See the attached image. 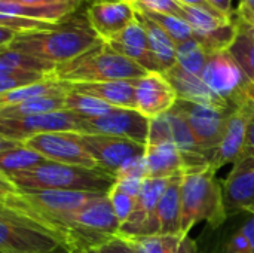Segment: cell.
<instances>
[{
  "instance_id": "obj_1",
  "label": "cell",
  "mask_w": 254,
  "mask_h": 253,
  "mask_svg": "<svg viewBox=\"0 0 254 253\" xmlns=\"http://www.w3.org/2000/svg\"><path fill=\"white\" fill-rule=\"evenodd\" d=\"M101 42L85 12H76L49 31L18 34L10 49L58 66L74 60Z\"/></svg>"
},
{
  "instance_id": "obj_2",
  "label": "cell",
  "mask_w": 254,
  "mask_h": 253,
  "mask_svg": "<svg viewBox=\"0 0 254 253\" xmlns=\"http://www.w3.org/2000/svg\"><path fill=\"white\" fill-rule=\"evenodd\" d=\"M21 191H79L107 195L116 183V177L101 169L46 161L34 169L4 174Z\"/></svg>"
},
{
  "instance_id": "obj_3",
  "label": "cell",
  "mask_w": 254,
  "mask_h": 253,
  "mask_svg": "<svg viewBox=\"0 0 254 253\" xmlns=\"http://www.w3.org/2000/svg\"><path fill=\"white\" fill-rule=\"evenodd\" d=\"M217 170L207 167L185 173L182 177V221L180 236L185 237L198 222H207L213 230L222 227L228 218L223 186L216 177Z\"/></svg>"
},
{
  "instance_id": "obj_4",
  "label": "cell",
  "mask_w": 254,
  "mask_h": 253,
  "mask_svg": "<svg viewBox=\"0 0 254 253\" xmlns=\"http://www.w3.org/2000/svg\"><path fill=\"white\" fill-rule=\"evenodd\" d=\"M143 67L112 49L104 40L71 61L55 66L52 78L67 84L137 81L146 76Z\"/></svg>"
},
{
  "instance_id": "obj_5",
  "label": "cell",
  "mask_w": 254,
  "mask_h": 253,
  "mask_svg": "<svg viewBox=\"0 0 254 253\" xmlns=\"http://www.w3.org/2000/svg\"><path fill=\"white\" fill-rule=\"evenodd\" d=\"M0 253H73L39 222L0 206Z\"/></svg>"
},
{
  "instance_id": "obj_6",
  "label": "cell",
  "mask_w": 254,
  "mask_h": 253,
  "mask_svg": "<svg viewBox=\"0 0 254 253\" xmlns=\"http://www.w3.org/2000/svg\"><path fill=\"white\" fill-rule=\"evenodd\" d=\"M201 79L229 106L240 107L249 103L247 91L252 81L228 49L210 54L208 61L201 73Z\"/></svg>"
},
{
  "instance_id": "obj_7",
  "label": "cell",
  "mask_w": 254,
  "mask_h": 253,
  "mask_svg": "<svg viewBox=\"0 0 254 253\" xmlns=\"http://www.w3.org/2000/svg\"><path fill=\"white\" fill-rule=\"evenodd\" d=\"M43 133H77L85 134V118L70 110L34 115L27 118L0 119V137L22 143Z\"/></svg>"
},
{
  "instance_id": "obj_8",
  "label": "cell",
  "mask_w": 254,
  "mask_h": 253,
  "mask_svg": "<svg viewBox=\"0 0 254 253\" xmlns=\"http://www.w3.org/2000/svg\"><path fill=\"white\" fill-rule=\"evenodd\" d=\"M171 110L185 119L199 146L213 157V152L222 143L228 116L234 109H217L213 106L177 100Z\"/></svg>"
},
{
  "instance_id": "obj_9",
  "label": "cell",
  "mask_w": 254,
  "mask_h": 253,
  "mask_svg": "<svg viewBox=\"0 0 254 253\" xmlns=\"http://www.w3.org/2000/svg\"><path fill=\"white\" fill-rule=\"evenodd\" d=\"M85 151L92 157L98 169L116 177L118 171L131 160L144 157L146 145L134 140L104 136V134H77Z\"/></svg>"
},
{
  "instance_id": "obj_10",
  "label": "cell",
  "mask_w": 254,
  "mask_h": 253,
  "mask_svg": "<svg viewBox=\"0 0 254 253\" xmlns=\"http://www.w3.org/2000/svg\"><path fill=\"white\" fill-rule=\"evenodd\" d=\"M22 146L52 163L98 169L92 157L79 142L76 133H43L24 140Z\"/></svg>"
},
{
  "instance_id": "obj_11",
  "label": "cell",
  "mask_w": 254,
  "mask_h": 253,
  "mask_svg": "<svg viewBox=\"0 0 254 253\" xmlns=\"http://www.w3.org/2000/svg\"><path fill=\"white\" fill-rule=\"evenodd\" d=\"M170 179H153L147 177L143 183L137 206L132 215L119 228V237H146L159 234L158 221V204L168 185Z\"/></svg>"
},
{
  "instance_id": "obj_12",
  "label": "cell",
  "mask_w": 254,
  "mask_h": 253,
  "mask_svg": "<svg viewBox=\"0 0 254 253\" xmlns=\"http://www.w3.org/2000/svg\"><path fill=\"white\" fill-rule=\"evenodd\" d=\"M85 134L115 136L146 145L149 137L150 119L135 109L115 107L112 112L97 118H85Z\"/></svg>"
},
{
  "instance_id": "obj_13",
  "label": "cell",
  "mask_w": 254,
  "mask_h": 253,
  "mask_svg": "<svg viewBox=\"0 0 254 253\" xmlns=\"http://www.w3.org/2000/svg\"><path fill=\"white\" fill-rule=\"evenodd\" d=\"M179 18L185 19L192 31L193 39L202 45L208 54L226 51L235 36V19H220L201 9L182 4Z\"/></svg>"
},
{
  "instance_id": "obj_14",
  "label": "cell",
  "mask_w": 254,
  "mask_h": 253,
  "mask_svg": "<svg viewBox=\"0 0 254 253\" xmlns=\"http://www.w3.org/2000/svg\"><path fill=\"white\" fill-rule=\"evenodd\" d=\"M135 110L149 119L171 110L177 94L164 73L152 72L135 81Z\"/></svg>"
},
{
  "instance_id": "obj_15",
  "label": "cell",
  "mask_w": 254,
  "mask_h": 253,
  "mask_svg": "<svg viewBox=\"0 0 254 253\" xmlns=\"http://www.w3.org/2000/svg\"><path fill=\"white\" fill-rule=\"evenodd\" d=\"M253 115L254 104L252 101L240 107H235L229 113L222 143L213 152V157H211V167L214 170H219L226 164H234L238 161L246 145L247 128Z\"/></svg>"
},
{
  "instance_id": "obj_16",
  "label": "cell",
  "mask_w": 254,
  "mask_h": 253,
  "mask_svg": "<svg viewBox=\"0 0 254 253\" xmlns=\"http://www.w3.org/2000/svg\"><path fill=\"white\" fill-rule=\"evenodd\" d=\"M222 186L228 215L235 212L254 215V158H240L234 163Z\"/></svg>"
},
{
  "instance_id": "obj_17",
  "label": "cell",
  "mask_w": 254,
  "mask_h": 253,
  "mask_svg": "<svg viewBox=\"0 0 254 253\" xmlns=\"http://www.w3.org/2000/svg\"><path fill=\"white\" fill-rule=\"evenodd\" d=\"M112 49H115L118 54L124 55L125 58L134 61L140 67H143L146 72H158L161 73L159 64L152 52L147 33L144 27L140 24L138 19H135L132 24H129L125 30L118 33L116 36L110 37L109 40H104Z\"/></svg>"
},
{
  "instance_id": "obj_18",
  "label": "cell",
  "mask_w": 254,
  "mask_h": 253,
  "mask_svg": "<svg viewBox=\"0 0 254 253\" xmlns=\"http://www.w3.org/2000/svg\"><path fill=\"white\" fill-rule=\"evenodd\" d=\"M85 13L101 40H109L137 19L132 1L91 3Z\"/></svg>"
},
{
  "instance_id": "obj_19",
  "label": "cell",
  "mask_w": 254,
  "mask_h": 253,
  "mask_svg": "<svg viewBox=\"0 0 254 253\" xmlns=\"http://www.w3.org/2000/svg\"><path fill=\"white\" fill-rule=\"evenodd\" d=\"M164 75L168 79V82L173 85V88L177 94V100L213 106L217 109H235V107L229 106L225 100H222L219 95H216L204 84L201 76L186 72L179 64H176L174 67L167 70Z\"/></svg>"
},
{
  "instance_id": "obj_20",
  "label": "cell",
  "mask_w": 254,
  "mask_h": 253,
  "mask_svg": "<svg viewBox=\"0 0 254 253\" xmlns=\"http://www.w3.org/2000/svg\"><path fill=\"white\" fill-rule=\"evenodd\" d=\"M144 161L149 177L170 179L185 174V164L182 155L173 140L146 143Z\"/></svg>"
},
{
  "instance_id": "obj_21",
  "label": "cell",
  "mask_w": 254,
  "mask_h": 253,
  "mask_svg": "<svg viewBox=\"0 0 254 253\" xmlns=\"http://www.w3.org/2000/svg\"><path fill=\"white\" fill-rule=\"evenodd\" d=\"M67 84V82H65ZM68 89L92 95L113 107L135 109V81H112L91 84H67Z\"/></svg>"
},
{
  "instance_id": "obj_22",
  "label": "cell",
  "mask_w": 254,
  "mask_h": 253,
  "mask_svg": "<svg viewBox=\"0 0 254 253\" xmlns=\"http://www.w3.org/2000/svg\"><path fill=\"white\" fill-rule=\"evenodd\" d=\"M182 177H183V174L170 177L168 185L159 200L158 221H159V234H162V236H180Z\"/></svg>"
},
{
  "instance_id": "obj_23",
  "label": "cell",
  "mask_w": 254,
  "mask_h": 253,
  "mask_svg": "<svg viewBox=\"0 0 254 253\" xmlns=\"http://www.w3.org/2000/svg\"><path fill=\"white\" fill-rule=\"evenodd\" d=\"M135 15L147 33L149 43H150L152 52H153L158 64H159L161 73H165L167 70H170L171 67H174L177 64V45H176V42L150 18L141 15L137 10H135Z\"/></svg>"
},
{
  "instance_id": "obj_24",
  "label": "cell",
  "mask_w": 254,
  "mask_h": 253,
  "mask_svg": "<svg viewBox=\"0 0 254 253\" xmlns=\"http://www.w3.org/2000/svg\"><path fill=\"white\" fill-rule=\"evenodd\" d=\"M243 72L254 81V25L235 18V36L228 48Z\"/></svg>"
},
{
  "instance_id": "obj_25",
  "label": "cell",
  "mask_w": 254,
  "mask_h": 253,
  "mask_svg": "<svg viewBox=\"0 0 254 253\" xmlns=\"http://www.w3.org/2000/svg\"><path fill=\"white\" fill-rule=\"evenodd\" d=\"M64 97L65 95L39 97V98H31V100L13 103V104L1 106L0 107V119L27 118V116L64 110Z\"/></svg>"
},
{
  "instance_id": "obj_26",
  "label": "cell",
  "mask_w": 254,
  "mask_h": 253,
  "mask_svg": "<svg viewBox=\"0 0 254 253\" xmlns=\"http://www.w3.org/2000/svg\"><path fill=\"white\" fill-rule=\"evenodd\" d=\"M54 70H55L54 64L28 57L10 48L0 51V75H16V73H28V72L52 75Z\"/></svg>"
},
{
  "instance_id": "obj_27",
  "label": "cell",
  "mask_w": 254,
  "mask_h": 253,
  "mask_svg": "<svg viewBox=\"0 0 254 253\" xmlns=\"http://www.w3.org/2000/svg\"><path fill=\"white\" fill-rule=\"evenodd\" d=\"M46 161L48 160L39 155L37 152L30 151L21 145L18 148L9 149L0 154V173L10 174V173H18V171H25Z\"/></svg>"
},
{
  "instance_id": "obj_28",
  "label": "cell",
  "mask_w": 254,
  "mask_h": 253,
  "mask_svg": "<svg viewBox=\"0 0 254 253\" xmlns=\"http://www.w3.org/2000/svg\"><path fill=\"white\" fill-rule=\"evenodd\" d=\"M64 109L77 113L83 118H97V116L107 115L115 107L92 95L68 89V92L64 97Z\"/></svg>"
},
{
  "instance_id": "obj_29",
  "label": "cell",
  "mask_w": 254,
  "mask_h": 253,
  "mask_svg": "<svg viewBox=\"0 0 254 253\" xmlns=\"http://www.w3.org/2000/svg\"><path fill=\"white\" fill-rule=\"evenodd\" d=\"M210 54L195 39L177 45V64L186 72L201 76Z\"/></svg>"
},
{
  "instance_id": "obj_30",
  "label": "cell",
  "mask_w": 254,
  "mask_h": 253,
  "mask_svg": "<svg viewBox=\"0 0 254 253\" xmlns=\"http://www.w3.org/2000/svg\"><path fill=\"white\" fill-rule=\"evenodd\" d=\"M135 10L140 12L141 15L150 18L153 22H156L176 42V45L193 39V31H192L190 25L185 19H182L176 15L156 13V12H147V10H140V9H135Z\"/></svg>"
},
{
  "instance_id": "obj_31",
  "label": "cell",
  "mask_w": 254,
  "mask_h": 253,
  "mask_svg": "<svg viewBox=\"0 0 254 253\" xmlns=\"http://www.w3.org/2000/svg\"><path fill=\"white\" fill-rule=\"evenodd\" d=\"M125 240L138 253H177L182 237L158 234L146 237H131Z\"/></svg>"
},
{
  "instance_id": "obj_32",
  "label": "cell",
  "mask_w": 254,
  "mask_h": 253,
  "mask_svg": "<svg viewBox=\"0 0 254 253\" xmlns=\"http://www.w3.org/2000/svg\"><path fill=\"white\" fill-rule=\"evenodd\" d=\"M107 197L110 200V204L113 207V212H115L118 221L121 222V225L125 224L128 221V218L132 215V212H134V209L137 206V198L127 194L125 191H122L116 183L110 189Z\"/></svg>"
},
{
  "instance_id": "obj_33",
  "label": "cell",
  "mask_w": 254,
  "mask_h": 253,
  "mask_svg": "<svg viewBox=\"0 0 254 253\" xmlns=\"http://www.w3.org/2000/svg\"><path fill=\"white\" fill-rule=\"evenodd\" d=\"M51 75H43V73H16V75H0V95L13 91L16 88L43 81L46 78H49Z\"/></svg>"
},
{
  "instance_id": "obj_34",
  "label": "cell",
  "mask_w": 254,
  "mask_h": 253,
  "mask_svg": "<svg viewBox=\"0 0 254 253\" xmlns=\"http://www.w3.org/2000/svg\"><path fill=\"white\" fill-rule=\"evenodd\" d=\"M135 9L156 12V13H168V15H180L182 3L179 0H131Z\"/></svg>"
},
{
  "instance_id": "obj_35",
  "label": "cell",
  "mask_w": 254,
  "mask_h": 253,
  "mask_svg": "<svg viewBox=\"0 0 254 253\" xmlns=\"http://www.w3.org/2000/svg\"><path fill=\"white\" fill-rule=\"evenodd\" d=\"M149 171L144 157H138L127 163L116 174V179H147Z\"/></svg>"
},
{
  "instance_id": "obj_36",
  "label": "cell",
  "mask_w": 254,
  "mask_h": 253,
  "mask_svg": "<svg viewBox=\"0 0 254 253\" xmlns=\"http://www.w3.org/2000/svg\"><path fill=\"white\" fill-rule=\"evenodd\" d=\"M223 253H253L249 239L244 236L241 230L234 233L231 239L223 246Z\"/></svg>"
},
{
  "instance_id": "obj_37",
  "label": "cell",
  "mask_w": 254,
  "mask_h": 253,
  "mask_svg": "<svg viewBox=\"0 0 254 253\" xmlns=\"http://www.w3.org/2000/svg\"><path fill=\"white\" fill-rule=\"evenodd\" d=\"M97 251L100 253H138L125 239L119 236L112 237L107 243L101 245Z\"/></svg>"
},
{
  "instance_id": "obj_38",
  "label": "cell",
  "mask_w": 254,
  "mask_h": 253,
  "mask_svg": "<svg viewBox=\"0 0 254 253\" xmlns=\"http://www.w3.org/2000/svg\"><path fill=\"white\" fill-rule=\"evenodd\" d=\"M3 1H12V3L30 4V6H73L79 9L85 0H3Z\"/></svg>"
},
{
  "instance_id": "obj_39",
  "label": "cell",
  "mask_w": 254,
  "mask_h": 253,
  "mask_svg": "<svg viewBox=\"0 0 254 253\" xmlns=\"http://www.w3.org/2000/svg\"><path fill=\"white\" fill-rule=\"evenodd\" d=\"M179 1H180L182 4H185V6L201 9V10H204V12H207V13H210V15L216 16V18H220V19H229V18H226L225 15H222L216 7H213V4H211L208 0H179ZM229 21H232V19H229Z\"/></svg>"
},
{
  "instance_id": "obj_40",
  "label": "cell",
  "mask_w": 254,
  "mask_h": 253,
  "mask_svg": "<svg viewBox=\"0 0 254 253\" xmlns=\"http://www.w3.org/2000/svg\"><path fill=\"white\" fill-rule=\"evenodd\" d=\"M144 180H146V179H116V185H118L122 191H125L127 194H129V195L138 198Z\"/></svg>"
},
{
  "instance_id": "obj_41",
  "label": "cell",
  "mask_w": 254,
  "mask_h": 253,
  "mask_svg": "<svg viewBox=\"0 0 254 253\" xmlns=\"http://www.w3.org/2000/svg\"><path fill=\"white\" fill-rule=\"evenodd\" d=\"M235 12L237 18L254 25V0H240V6Z\"/></svg>"
},
{
  "instance_id": "obj_42",
  "label": "cell",
  "mask_w": 254,
  "mask_h": 253,
  "mask_svg": "<svg viewBox=\"0 0 254 253\" xmlns=\"http://www.w3.org/2000/svg\"><path fill=\"white\" fill-rule=\"evenodd\" d=\"M240 158H254V115L253 118L250 119V124H249V128H247L246 145H244V149H243Z\"/></svg>"
},
{
  "instance_id": "obj_43",
  "label": "cell",
  "mask_w": 254,
  "mask_h": 253,
  "mask_svg": "<svg viewBox=\"0 0 254 253\" xmlns=\"http://www.w3.org/2000/svg\"><path fill=\"white\" fill-rule=\"evenodd\" d=\"M208 1L213 4V7H216L226 18H229L232 21L237 18V12L232 7V0H208Z\"/></svg>"
},
{
  "instance_id": "obj_44",
  "label": "cell",
  "mask_w": 254,
  "mask_h": 253,
  "mask_svg": "<svg viewBox=\"0 0 254 253\" xmlns=\"http://www.w3.org/2000/svg\"><path fill=\"white\" fill-rule=\"evenodd\" d=\"M18 36V33H15L10 28H6L3 25H0V51L6 49L10 46V43L15 40V37Z\"/></svg>"
},
{
  "instance_id": "obj_45",
  "label": "cell",
  "mask_w": 254,
  "mask_h": 253,
  "mask_svg": "<svg viewBox=\"0 0 254 253\" xmlns=\"http://www.w3.org/2000/svg\"><path fill=\"white\" fill-rule=\"evenodd\" d=\"M243 233H244V236L249 239V242H250V246H252V251L254 253V215L253 218H250L241 228H240Z\"/></svg>"
},
{
  "instance_id": "obj_46",
  "label": "cell",
  "mask_w": 254,
  "mask_h": 253,
  "mask_svg": "<svg viewBox=\"0 0 254 253\" xmlns=\"http://www.w3.org/2000/svg\"><path fill=\"white\" fill-rule=\"evenodd\" d=\"M247 98H249V101H252L254 104V81L250 82V86H249V91H247Z\"/></svg>"
},
{
  "instance_id": "obj_47",
  "label": "cell",
  "mask_w": 254,
  "mask_h": 253,
  "mask_svg": "<svg viewBox=\"0 0 254 253\" xmlns=\"http://www.w3.org/2000/svg\"><path fill=\"white\" fill-rule=\"evenodd\" d=\"M118 1H131V0H91V3H118Z\"/></svg>"
},
{
  "instance_id": "obj_48",
  "label": "cell",
  "mask_w": 254,
  "mask_h": 253,
  "mask_svg": "<svg viewBox=\"0 0 254 253\" xmlns=\"http://www.w3.org/2000/svg\"><path fill=\"white\" fill-rule=\"evenodd\" d=\"M80 253H100L97 249H88V251H83V252Z\"/></svg>"
}]
</instances>
